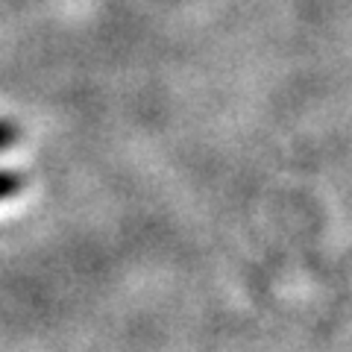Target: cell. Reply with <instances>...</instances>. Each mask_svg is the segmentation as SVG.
Wrapping results in <instances>:
<instances>
[{"instance_id":"1","label":"cell","mask_w":352,"mask_h":352,"mask_svg":"<svg viewBox=\"0 0 352 352\" xmlns=\"http://www.w3.org/2000/svg\"><path fill=\"white\" fill-rule=\"evenodd\" d=\"M12 141H15V129H12V124L0 120V150L9 147ZM18 188H21V179H18V176H15V173L0 170V200H3V197H12Z\"/></svg>"}]
</instances>
